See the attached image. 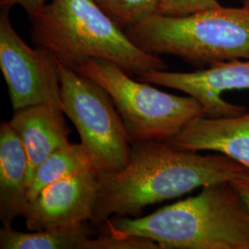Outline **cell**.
Listing matches in <instances>:
<instances>
[{"label":"cell","instance_id":"12","mask_svg":"<svg viewBox=\"0 0 249 249\" xmlns=\"http://www.w3.org/2000/svg\"><path fill=\"white\" fill-rule=\"evenodd\" d=\"M29 160L25 148L9 121L0 124V219L10 226L24 216L28 196Z\"/></svg>","mask_w":249,"mask_h":249},{"label":"cell","instance_id":"18","mask_svg":"<svg viewBox=\"0 0 249 249\" xmlns=\"http://www.w3.org/2000/svg\"><path fill=\"white\" fill-rule=\"evenodd\" d=\"M46 2L47 0H1L0 7L11 9L18 5L26 11L30 17L38 9H41Z\"/></svg>","mask_w":249,"mask_h":249},{"label":"cell","instance_id":"14","mask_svg":"<svg viewBox=\"0 0 249 249\" xmlns=\"http://www.w3.org/2000/svg\"><path fill=\"white\" fill-rule=\"evenodd\" d=\"M89 171L94 172V168L83 145L69 142L53 151L34 171L28 186L29 199L58 180Z\"/></svg>","mask_w":249,"mask_h":249},{"label":"cell","instance_id":"16","mask_svg":"<svg viewBox=\"0 0 249 249\" xmlns=\"http://www.w3.org/2000/svg\"><path fill=\"white\" fill-rule=\"evenodd\" d=\"M219 5L218 0H158V15L186 16Z\"/></svg>","mask_w":249,"mask_h":249},{"label":"cell","instance_id":"13","mask_svg":"<svg viewBox=\"0 0 249 249\" xmlns=\"http://www.w3.org/2000/svg\"><path fill=\"white\" fill-rule=\"evenodd\" d=\"M91 240L87 223L26 232L12 225L0 229L1 249H91Z\"/></svg>","mask_w":249,"mask_h":249},{"label":"cell","instance_id":"2","mask_svg":"<svg viewBox=\"0 0 249 249\" xmlns=\"http://www.w3.org/2000/svg\"><path fill=\"white\" fill-rule=\"evenodd\" d=\"M102 228L153 241L160 249H249V214L227 181L144 217L111 218Z\"/></svg>","mask_w":249,"mask_h":249},{"label":"cell","instance_id":"11","mask_svg":"<svg viewBox=\"0 0 249 249\" xmlns=\"http://www.w3.org/2000/svg\"><path fill=\"white\" fill-rule=\"evenodd\" d=\"M61 108L37 105L14 111L9 123L25 148L28 186L36 167L58 148L68 144L71 133Z\"/></svg>","mask_w":249,"mask_h":249},{"label":"cell","instance_id":"5","mask_svg":"<svg viewBox=\"0 0 249 249\" xmlns=\"http://www.w3.org/2000/svg\"><path fill=\"white\" fill-rule=\"evenodd\" d=\"M74 70L107 90L121 116L131 145L167 142L187 124L204 116L196 99L178 96L134 80L115 63L89 58Z\"/></svg>","mask_w":249,"mask_h":249},{"label":"cell","instance_id":"7","mask_svg":"<svg viewBox=\"0 0 249 249\" xmlns=\"http://www.w3.org/2000/svg\"><path fill=\"white\" fill-rule=\"evenodd\" d=\"M9 11L1 8L0 12V69L13 111L37 105L62 109L56 58L27 45L12 25Z\"/></svg>","mask_w":249,"mask_h":249},{"label":"cell","instance_id":"8","mask_svg":"<svg viewBox=\"0 0 249 249\" xmlns=\"http://www.w3.org/2000/svg\"><path fill=\"white\" fill-rule=\"evenodd\" d=\"M137 78L143 82L180 90L196 99L206 117L239 116L248 112L246 107L225 101L223 93L249 89V57L216 63L194 72L150 71Z\"/></svg>","mask_w":249,"mask_h":249},{"label":"cell","instance_id":"9","mask_svg":"<svg viewBox=\"0 0 249 249\" xmlns=\"http://www.w3.org/2000/svg\"><path fill=\"white\" fill-rule=\"evenodd\" d=\"M99 176L84 172L58 180L32 199L24 218L29 231L90 222L98 195Z\"/></svg>","mask_w":249,"mask_h":249},{"label":"cell","instance_id":"1","mask_svg":"<svg viewBox=\"0 0 249 249\" xmlns=\"http://www.w3.org/2000/svg\"><path fill=\"white\" fill-rule=\"evenodd\" d=\"M242 165L222 153L201 155L166 142L131 145L122 169L99 176L98 195L90 223L103 227L115 217H139L144 208L215 183L230 182Z\"/></svg>","mask_w":249,"mask_h":249},{"label":"cell","instance_id":"19","mask_svg":"<svg viewBox=\"0 0 249 249\" xmlns=\"http://www.w3.org/2000/svg\"><path fill=\"white\" fill-rule=\"evenodd\" d=\"M242 5L244 6H249V0H241Z\"/></svg>","mask_w":249,"mask_h":249},{"label":"cell","instance_id":"17","mask_svg":"<svg viewBox=\"0 0 249 249\" xmlns=\"http://www.w3.org/2000/svg\"><path fill=\"white\" fill-rule=\"evenodd\" d=\"M231 186L240 196L249 214V167H244L240 173L230 181Z\"/></svg>","mask_w":249,"mask_h":249},{"label":"cell","instance_id":"4","mask_svg":"<svg viewBox=\"0 0 249 249\" xmlns=\"http://www.w3.org/2000/svg\"><path fill=\"white\" fill-rule=\"evenodd\" d=\"M124 32L147 53L175 55L197 67L249 57V6L155 15Z\"/></svg>","mask_w":249,"mask_h":249},{"label":"cell","instance_id":"15","mask_svg":"<svg viewBox=\"0 0 249 249\" xmlns=\"http://www.w3.org/2000/svg\"><path fill=\"white\" fill-rule=\"evenodd\" d=\"M124 31L158 15V0H92Z\"/></svg>","mask_w":249,"mask_h":249},{"label":"cell","instance_id":"3","mask_svg":"<svg viewBox=\"0 0 249 249\" xmlns=\"http://www.w3.org/2000/svg\"><path fill=\"white\" fill-rule=\"evenodd\" d=\"M29 18L37 47L72 69L89 58L115 63L137 77L167 68L160 55L135 45L92 0H50Z\"/></svg>","mask_w":249,"mask_h":249},{"label":"cell","instance_id":"6","mask_svg":"<svg viewBox=\"0 0 249 249\" xmlns=\"http://www.w3.org/2000/svg\"><path fill=\"white\" fill-rule=\"evenodd\" d=\"M56 61L62 111L80 134L94 172L100 176L122 169L131 144L111 96L94 80Z\"/></svg>","mask_w":249,"mask_h":249},{"label":"cell","instance_id":"10","mask_svg":"<svg viewBox=\"0 0 249 249\" xmlns=\"http://www.w3.org/2000/svg\"><path fill=\"white\" fill-rule=\"evenodd\" d=\"M166 143L181 151L222 153L249 167V112L218 118L199 116Z\"/></svg>","mask_w":249,"mask_h":249}]
</instances>
